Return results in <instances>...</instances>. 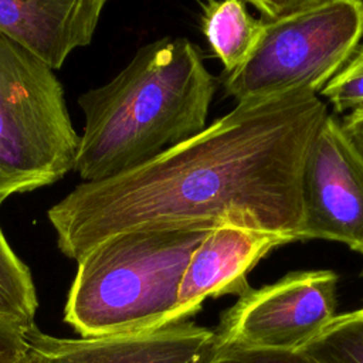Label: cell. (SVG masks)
<instances>
[{"instance_id": "obj_1", "label": "cell", "mask_w": 363, "mask_h": 363, "mask_svg": "<svg viewBox=\"0 0 363 363\" xmlns=\"http://www.w3.org/2000/svg\"><path fill=\"white\" fill-rule=\"evenodd\" d=\"M328 113L309 89L237 102L149 162L77 184L47 211L57 245L78 261L121 233L221 224L298 241L303 164Z\"/></svg>"}, {"instance_id": "obj_2", "label": "cell", "mask_w": 363, "mask_h": 363, "mask_svg": "<svg viewBox=\"0 0 363 363\" xmlns=\"http://www.w3.org/2000/svg\"><path fill=\"white\" fill-rule=\"evenodd\" d=\"M216 89L190 40L145 44L112 79L79 95L84 128L74 170L82 182L105 180L197 135Z\"/></svg>"}, {"instance_id": "obj_3", "label": "cell", "mask_w": 363, "mask_h": 363, "mask_svg": "<svg viewBox=\"0 0 363 363\" xmlns=\"http://www.w3.org/2000/svg\"><path fill=\"white\" fill-rule=\"evenodd\" d=\"M211 228H142L112 235L77 262L64 322L84 337L169 323L189 259Z\"/></svg>"}, {"instance_id": "obj_4", "label": "cell", "mask_w": 363, "mask_h": 363, "mask_svg": "<svg viewBox=\"0 0 363 363\" xmlns=\"http://www.w3.org/2000/svg\"><path fill=\"white\" fill-rule=\"evenodd\" d=\"M54 71L0 31V173L16 194L54 184L75 166L79 135Z\"/></svg>"}, {"instance_id": "obj_5", "label": "cell", "mask_w": 363, "mask_h": 363, "mask_svg": "<svg viewBox=\"0 0 363 363\" xmlns=\"http://www.w3.org/2000/svg\"><path fill=\"white\" fill-rule=\"evenodd\" d=\"M362 37L363 0H320L265 21L248 58L225 74V92L237 102L295 89L318 94L349 61Z\"/></svg>"}, {"instance_id": "obj_6", "label": "cell", "mask_w": 363, "mask_h": 363, "mask_svg": "<svg viewBox=\"0 0 363 363\" xmlns=\"http://www.w3.org/2000/svg\"><path fill=\"white\" fill-rule=\"evenodd\" d=\"M339 277L330 269L289 272L250 288L221 313L216 342L254 349L298 350L337 316Z\"/></svg>"}, {"instance_id": "obj_7", "label": "cell", "mask_w": 363, "mask_h": 363, "mask_svg": "<svg viewBox=\"0 0 363 363\" xmlns=\"http://www.w3.org/2000/svg\"><path fill=\"white\" fill-rule=\"evenodd\" d=\"M329 240L363 255V152L328 113L302 172V225L298 241Z\"/></svg>"}, {"instance_id": "obj_8", "label": "cell", "mask_w": 363, "mask_h": 363, "mask_svg": "<svg viewBox=\"0 0 363 363\" xmlns=\"http://www.w3.org/2000/svg\"><path fill=\"white\" fill-rule=\"evenodd\" d=\"M24 339L38 363H206L216 330L183 319L135 333L71 339L33 325Z\"/></svg>"}, {"instance_id": "obj_9", "label": "cell", "mask_w": 363, "mask_h": 363, "mask_svg": "<svg viewBox=\"0 0 363 363\" xmlns=\"http://www.w3.org/2000/svg\"><path fill=\"white\" fill-rule=\"evenodd\" d=\"M292 241L282 234L237 224L211 228L189 259L169 323L189 318L207 298L241 296L250 289V271L274 248Z\"/></svg>"}, {"instance_id": "obj_10", "label": "cell", "mask_w": 363, "mask_h": 363, "mask_svg": "<svg viewBox=\"0 0 363 363\" xmlns=\"http://www.w3.org/2000/svg\"><path fill=\"white\" fill-rule=\"evenodd\" d=\"M111 0H0V31L52 69L89 45Z\"/></svg>"}, {"instance_id": "obj_11", "label": "cell", "mask_w": 363, "mask_h": 363, "mask_svg": "<svg viewBox=\"0 0 363 363\" xmlns=\"http://www.w3.org/2000/svg\"><path fill=\"white\" fill-rule=\"evenodd\" d=\"M265 20L254 18L244 0H207L203 4L201 31L224 67L235 71L257 45Z\"/></svg>"}, {"instance_id": "obj_12", "label": "cell", "mask_w": 363, "mask_h": 363, "mask_svg": "<svg viewBox=\"0 0 363 363\" xmlns=\"http://www.w3.org/2000/svg\"><path fill=\"white\" fill-rule=\"evenodd\" d=\"M3 203L0 200V206ZM37 306L31 272L13 251L0 227V318L27 330L34 325Z\"/></svg>"}, {"instance_id": "obj_13", "label": "cell", "mask_w": 363, "mask_h": 363, "mask_svg": "<svg viewBox=\"0 0 363 363\" xmlns=\"http://www.w3.org/2000/svg\"><path fill=\"white\" fill-rule=\"evenodd\" d=\"M298 350L319 363H363V308L336 316Z\"/></svg>"}, {"instance_id": "obj_14", "label": "cell", "mask_w": 363, "mask_h": 363, "mask_svg": "<svg viewBox=\"0 0 363 363\" xmlns=\"http://www.w3.org/2000/svg\"><path fill=\"white\" fill-rule=\"evenodd\" d=\"M320 94L329 99L336 112L363 106V45L354 50L349 61L320 89Z\"/></svg>"}, {"instance_id": "obj_15", "label": "cell", "mask_w": 363, "mask_h": 363, "mask_svg": "<svg viewBox=\"0 0 363 363\" xmlns=\"http://www.w3.org/2000/svg\"><path fill=\"white\" fill-rule=\"evenodd\" d=\"M206 363H319L302 350L254 349L237 345H214Z\"/></svg>"}, {"instance_id": "obj_16", "label": "cell", "mask_w": 363, "mask_h": 363, "mask_svg": "<svg viewBox=\"0 0 363 363\" xmlns=\"http://www.w3.org/2000/svg\"><path fill=\"white\" fill-rule=\"evenodd\" d=\"M254 6L268 20L279 18L285 14L313 6L320 0H244Z\"/></svg>"}, {"instance_id": "obj_17", "label": "cell", "mask_w": 363, "mask_h": 363, "mask_svg": "<svg viewBox=\"0 0 363 363\" xmlns=\"http://www.w3.org/2000/svg\"><path fill=\"white\" fill-rule=\"evenodd\" d=\"M24 333L26 330L16 326L0 329V363L27 352Z\"/></svg>"}, {"instance_id": "obj_18", "label": "cell", "mask_w": 363, "mask_h": 363, "mask_svg": "<svg viewBox=\"0 0 363 363\" xmlns=\"http://www.w3.org/2000/svg\"><path fill=\"white\" fill-rule=\"evenodd\" d=\"M342 123L345 129L349 132V135L353 138V140L357 143L360 150L363 152V106L346 115Z\"/></svg>"}, {"instance_id": "obj_19", "label": "cell", "mask_w": 363, "mask_h": 363, "mask_svg": "<svg viewBox=\"0 0 363 363\" xmlns=\"http://www.w3.org/2000/svg\"><path fill=\"white\" fill-rule=\"evenodd\" d=\"M13 194H16V191H14L11 183L0 173V200L6 201Z\"/></svg>"}, {"instance_id": "obj_20", "label": "cell", "mask_w": 363, "mask_h": 363, "mask_svg": "<svg viewBox=\"0 0 363 363\" xmlns=\"http://www.w3.org/2000/svg\"><path fill=\"white\" fill-rule=\"evenodd\" d=\"M1 363H38V362L35 360V357H34V356L28 352V349H27V352L21 353V354H18V356L10 359V360L1 362Z\"/></svg>"}, {"instance_id": "obj_21", "label": "cell", "mask_w": 363, "mask_h": 363, "mask_svg": "<svg viewBox=\"0 0 363 363\" xmlns=\"http://www.w3.org/2000/svg\"><path fill=\"white\" fill-rule=\"evenodd\" d=\"M9 326H16V328H18L17 325H14V323H11V322H7V320H4V319H1L0 318V329H3V328H9ZM21 329V328H20Z\"/></svg>"}]
</instances>
